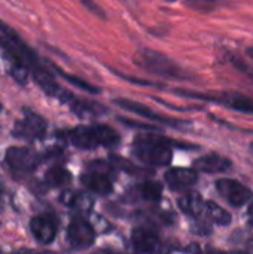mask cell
I'll use <instances>...</instances> for the list:
<instances>
[{
	"label": "cell",
	"mask_w": 253,
	"mask_h": 254,
	"mask_svg": "<svg viewBox=\"0 0 253 254\" xmlns=\"http://www.w3.org/2000/svg\"><path fill=\"white\" fill-rule=\"evenodd\" d=\"M173 146L180 149H198L197 146H191L188 143H179L164 137L145 135V137H137L133 147V153L140 162H145L152 167H166L171 162Z\"/></svg>",
	"instance_id": "obj_1"
},
{
	"label": "cell",
	"mask_w": 253,
	"mask_h": 254,
	"mask_svg": "<svg viewBox=\"0 0 253 254\" xmlns=\"http://www.w3.org/2000/svg\"><path fill=\"white\" fill-rule=\"evenodd\" d=\"M70 143L84 150H92L97 147H115L119 144V134L106 125H91V127H78L69 131Z\"/></svg>",
	"instance_id": "obj_2"
},
{
	"label": "cell",
	"mask_w": 253,
	"mask_h": 254,
	"mask_svg": "<svg viewBox=\"0 0 253 254\" xmlns=\"http://www.w3.org/2000/svg\"><path fill=\"white\" fill-rule=\"evenodd\" d=\"M134 63L157 76L170 79H189V74L173 60L154 49H140L134 55Z\"/></svg>",
	"instance_id": "obj_3"
},
{
	"label": "cell",
	"mask_w": 253,
	"mask_h": 254,
	"mask_svg": "<svg viewBox=\"0 0 253 254\" xmlns=\"http://www.w3.org/2000/svg\"><path fill=\"white\" fill-rule=\"evenodd\" d=\"M4 162L12 171L31 173L40 164V155L28 147H9L4 155Z\"/></svg>",
	"instance_id": "obj_4"
},
{
	"label": "cell",
	"mask_w": 253,
	"mask_h": 254,
	"mask_svg": "<svg viewBox=\"0 0 253 254\" xmlns=\"http://www.w3.org/2000/svg\"><path fill=\"white\" fill-rule=\"evenodd\" d=\"M12 132L16 138H22L28 141L40 138L46 132V121L40 115L31 110H25L22 118L16 121Z\"/></svg>",
	"instance_id": "obj_5"
},
{
	"label": "cell",
	"mask_w": 253,
	"mask_h": 254,
	"mask_svg": "<svg viewBox=\"0 0 253 254\" xmlns=\"http://www.w3.org/2000/svg\"><path fill=\"white\" fill-rule=\"evenodd\" d=\"M218 193L233 207L240 208L252 199V190L237 180L222 179L216 182Z\"/></svg>",
	"instance_id": "obj_6"
},
{
	"label": "cell",
	"mask_w": 253,
	"mask_h": 254,
	"mask_svg": "<svg viewBox=\"0 0 253 254\" xmlns=\"http://www.w3.org/2000/svg\"><path fill=\"white\" fill-rule=\"evenodd\" d=\"M115 103H116L119 107H122V109H125V110H128V112H133V113H136V115H139V116H142V118H145V119L154 121V122H157V124H163V125H169V127H176V128L180 127V125H183V124H188V122L180 121V119H176V118H170V116L160 115V113L154 112L152 109H149L148 106L140 104V103L133 101V100L116 98Z\"/></svg>",
	"instance_id": "obj_7"
},
{
	"label": "cell",
	"mask_w": 253,
	"mask_h": 254,
	"mask_svg": "<svg viewBox=\"0 0 253 254\" xmlns=\"http://www.w3.org/2000/svg\"><path fill=\"white\" fill-rule=\"evenodd\" d=\"M67 240L75 249H86L95 240V229L85 219H73L67 228Z\"/></svg>",
	"instance_id": "obj_8"
},
{
	"label": "cell",
	"mask_w": 253,
	"mask_h": 254,
	"mask_svg": "<svg viewBox=\"0 0 253 254\" xmlns=\"http://www.w3.org/2000/svg\"><path fill=\"white\" fill-rule=\"evenodd\" d=\"M30 231L37 243L48 246L57 237V220L49 214H40L31 219Z\"/></svg>",
	"instance_id": "obj_9"
},
{
	"label": "cell",
	"mask_w": 253,
	"mask_h": 254,
	"mask_svg": "<svg viewBox=\"0 0 253 254\" xmlns=\"http://www.w3.org/2000/svg\"><path fill=\"white\" fill-rule=\"evenodd\" d=\"M131 241H133L134 250L139 253H155L161 250V241L158 235L145 228L134 229L131 235Z\"/></svg>",
	"instance_id": "obj_10"
},
{
	"label": "cell",
	"mask_w": 253,
	"mask_h": 254,
	"mask_svg": "<svg viewBox=\"0 0 253 254\" xmlns=\"http://www.w3.org/2000/svg\"><path fill=\"white\" fill-rule=\"evenodd\" d=\"M233 167V162L218 153H209L201 158H198L194 162V168L201 173L216 174V173H227Z\"/></svg>",
	"instance_id": "obj_11"
},
{
	"label": "cell",
	"mask_w": 253,
	"mask_h": 254,
	"mask_svg": "<svg viewBox=\"0 0 253 254\" xmlns=\"http://www.w3.org/2000/svg\"><path fill=\"white\" fill-rule=\"evenodd\" d=\"M164 179L170 189L180 190L195 185V182L198 180V174L195 170H189V168H171L166 173Z\"/></svg>",
	"instance_id": "obj_12"
},
{
	"label": "cell",
	"mask_w": 253,
	"mask_h": 254,
	"mask_svg": "<svg viewBox=\"0 0 253 254\" xmlns=\"http://www.w3.org/2000/svg\"><path fill=\"white\" fill-rule=\"evenodd\" d=\"M177 205H179L180 211L185 213L186 216L194 217V219H198L204 213L206 201L197 192H186L185 195H182L177 199Z\"/></svg>",
	"instance_id": "obj_13"
},
{
	"label": "cell",
	"mask_w": 253,
	"mask_h": 254,
	"mask_svg": "<svg viewBox=\"0 0 253 254\" xmlns=\"http://www.w3.org/2000/svg\"><path fill=\"white\" fill-rule=\"evenodd\" d=\"M82 185L88 190H91L97 195H101V196L109 195L113 189L110 179L103 173H88V174L82 176Z\"/></svg>",
	"instance_id": "obj_14"
},
{
	"label": "cell",
	"mask_w": 253,
	"mask_h": 254,
	"mask_svg": "<svg viewBox=\"0 0 253 254\" xmlns=\"http://www.w3.org/2000/svg\"><path fill=\"white\" fill-rule=\"evenodd\" d=\"M60 201L67 208L78 211H89L92 207V198L81 190H64L60 195Z\"/></svg>",
	"instance_id": "obj_15"
},
{
	"label": "cell",
	"mask_w": 253,
	"mask_h": 254,
	"mask_svg": "<svg viewBox=\"0 0 253 254\" xmlns=\"http://www.w3.org/2000/svg\"><path fill=\"white\" fill-rule=\"evenodd\" d=\"M219 104H224L236 112H240V113H248V115H253V100L246 97V95H242V94H237V92H225V94H221V101Z\"/></svg>",
	"instance_id": "obj_16"
},
{
	"label": "cell",
	"mask_w": 253,
	"mask_h": 254,
	"mask_svg": "<svg viewBox=\"0 0 253 254\" xmlns=\"http://www.w3.org/2000/svg\"><path fill=\"white\" fill-rule=\"evenodd\" d=\"M67 106L72 109V112L81 118H89V116H97V115H103L106 112V109L100 104L95 103H88V101H81L76 97H72L67 103Z\"/></svg>",
	"instance_id": "obj_17"
},
{
	"label": "cell",
	"mask_w": 253,
	"mask_h": 254,
	"mask_svg": "<svg viewBox=\"0 0 253 254\" xmlns=\"http://www.w3.org/2000/svg\"><path fill=\"white\" fill-rule=\"evenodd\" d=\"M203 216L206 217L207 222L219 225V226H227L231 223V214L213 201H206Z\"/></svg>",
	"instance_id": "obj_18"
},
{
	"label": "cell",
	"mask_w": 253,
	"mask_h": 254,
	"mask_svg": "<svg viewBox=\"0 0 253 254\" xmlns=\"http://www.w3.org/2000/svg\"><path fill=\"white\" fill-rule=\"evenodd\" d=\"M45 182L51 188H61L67 186L72 182V174L63 168V167H52L46 174H45Z\"/></svg>",
	"instance_id": "obj_19"
},
{
	"label": "cell",
	"mask_w": 253,
	"mask_h": 254,
	"mask_svg": "<svg viewBox=\"0 0 253 254\" xmlns=\"http://www.w3.org/2000/svg\"><path fill=\"white\" fill-rule=\"evenodd\" d=\"M137 195L149 202H157L161 199L163 195V185L160 182H145L137 188Z\"/></svg>",
	"instance_id": "obj_20"
},
{
	"label": "cell",
	"mask_w": 253,
	"mask_h": 254,
	"mask_svg": "<svg viewBox=\"0 0 253 254\" xmlns=\"http://www.w3.org/2000/svg\"><path fill=\"white\" fill-rule=\"evenodd\" d=\"M52 67H54V70H55L60 76H63V79H66L69 83L75 85L76 88H81V89H84V91H86V92H89V94H98V92H100V89H98L97 86L91 85L89 82H86V80H84V79H81V77H78V76L69 74V73H66L63 68H60V67H57V65H52Z\"/></svg>",
	"instance_id": "obj_21"
},
{
	"label": "cell",
	"mask_w": 253,
	"mask_h": 254,
	"mask_svg": "<svg viewBox=\"0 0 253 254\" xmlns=\"http://www.w3.org/2000/svg\"><path fill=\"white\" fill-rule=\"evenodd\" d=\"M110 159H112V162H113L118 168H121V170H124V171H127V173H134V174H140V173H142L140 168H137L134 164H130V162H128L127 159H124V158L112 156Z\"/></svg>",
	"instance_id": "obj_22"
},
{
	"label": "cell",
	"mask_w": 253,
	"mask_h": 254,
	"mask_svg": "<svg viewBox=\"0 0 253 254\" xmlns=\"http://www.w3.org/2000/svg\"><path fill=\"white\" fill-rule=\"evenodd\" d=\"M81 3L91 12V13H94V15H97L98 18H104L106 16V13H104V10L94 1V0H81Z\"/></svg>",
	"instance_id": "obj_23"
},
{
	"label": "cell",
	"mask_w": 253,
	"mask_h": 254,
	"mask_svg": "<svg viewBox=\"0 0 253 254\" xmlns=\"http://www.w3.org/2000/svg\"><path fill=\"white\" fill-rule=\"evenodd\" d=\"M118 121L119 122H124L125 125H128V127H134V128H142V129H151V131H155V129H158L155 125H148V124H140V122H136V121H130V119H127V118H118Z\"/></svg>",
	"instance_id": "obj_24"
},
{
	"label": "cell",
	"mask_w": 253,
	"mask_h": 254,
	"mask_svg": "<svg viewBox=\"0 0 253 254\" xmlns=\"http://www.w3.org/2000/svg\"><path fill=\"white\" fill-rule=\"evenodd\" d=\"M189 6H206V4H213L218 0H186Z\"/></svg>",
	"instance_id": "obj_25"
},
{
	"label": "cell",
	"mask_w": 253,
	"mask_h": 254,
	"mask_svg": "<svg viewBox=\"0 0 253 254\" xmlns=\"http://www.w3.org/2000/svg\"><path fill=\"white\" fill-rule=\"evenodd\" d=\"M249 217H251V220H253V201L251 207H249Z\"/></svg>",
	"instance_id": "obj_26"
},
{
	"label": "cell",
	"mask_w": 253,
	"mask_h": 254,
	"mask_svg": "<svg viewBox=\"0 0 253 254\" xmlns=\"http://www.w3.org/2000/svg\"><path fill=\"white\" fill-rule=\"evenodd\" d=\"M246 52H248V55H249V57H251V58L253 60V46L248 48V51H246Z\"/></svg>",
	"instance_id": "obj_27"
},
{
	"label": "cell",
	"mask_w": 253,
	"mask_h": 254,
	"mask_svg": "<svg viewBox=\"0 0 253 254\" xmlns=\"http://www.w3.org/2000/svg\"><path fill=\"white\" fill-rule=\"evenodd\" d=\"M251 149H252V152H253V143H252V146H251Z\"/></svg>",
	"instance_id": "obj_28"
},
{
	"label": "cell",
	"mask_w": 253,
	"mask_h": 254,
	"mask_svg": "<svg viewBox=\"0 0 253 254\" xmlns=\"http://www.w3.org/2000/svg\"><path fill=\"white\" fill-rule=\"evenodd\" d=\"M251 225H252V226H253V220H251Z\"/></svg>",
	"instance_id": "obj_29"
},
{
	"label": "cell",
	"mask_w": 253,
	"mask_h": 254,
	"mask_svg": "<svg viewBox=\"0 0 253 254\" xmlns=\"http://www.w3.org/2000/svg\"><path fill=\"white\" fill-rule=\"evenodd\" d=\"M0 112H1V104H0Z\"/></svg>",
	"instance_id": "obj_30"
}]
</instances>
